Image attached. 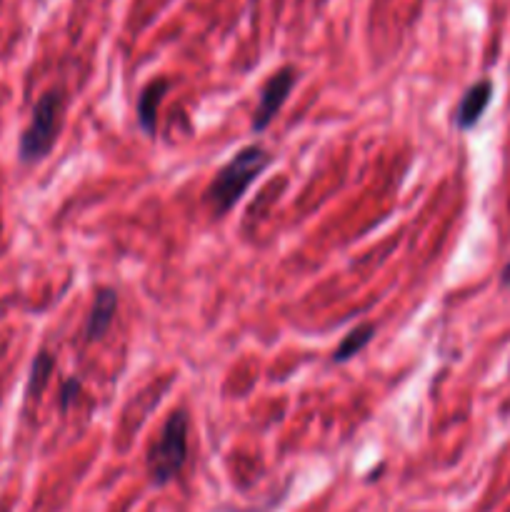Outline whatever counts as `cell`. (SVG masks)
Masks as SVG:
<instances>
[{"label": "cell", "instance_id": "obj_2", "mask_svg": "<svg viewBox=\"0 0 510 512\" xmlns=\"http://www.w3.org/2000/svg\"><path fill=\"white\" fill-rule=\"evenodd\" d=\"M185 463H188V415L185 410H173L145 458L150 485L165 488L173 483L183 473Z\"/></svg>", "mask_w": 510, "mask_h": 512}, {"label": "cell", "instance_id": "obj_11", "mask_svg": "<svg viewBox=\"0 0 510 512\" xmlns=\"http://www.w3.org/2000/svg\"><path fill=\"white\" fill-rule=\"evenodd\" d=\"M500 285H503V288H510V260L505 263L503 273H500Z\"/></svg>", "mask_w": 510, "mask_h": 512}, {"label": "cell", "instance_id": "obj_5", "mask_svg": "<svg viewBox=\"0 0 510 512\" xmlns=\"http://www.w3.org/2000/svg\"><path fill=\"white\" fill-rule=\"evenodd\" d=\"M490 100H493V80L483 78V80H475L468 90L463 93L460 98L458 108H455V128L458 130H470L480 123V118L485 115L488 110Z\"/></svg>", "mask_w": 510, "mask_h": 512}, {"label": "cell", "instance_id": "obj_1", "mask_svg": "<svg viewBox=\"0 0 510 512\" xmlns=\"http://www.w3.org/2000/svg\"><path fill=\"white\" fill-rule=\"evenodd\" d=\"M270 153L263 145H248V148L238 150L223 168L215 173V178L210 180L208 188H205L203 200L210 208L213 218H223L228 210L235 208L240 198L245 195V190L255 183L260 173L270 165Z\"/></svg>", "mask_w": 510, "mask_h": 512}, {"label": "cell", "instance_id": "obj_6", "mask_svg": "<svg viewBox=\"0 0 510 512\" xmlns=\"http://www.w3.org/2000/svg\"><path fill=\"white\" fill-rule=\"evenodd\" d=\"M115 310H118V290L108 288V285L95 290L93 308H90L88 320H85V340L88 343L100 340L108 333L115 320Z\"/></svg>", "mask_w": 510, "mask_h": 512}, {"label": "cell", "instance_id": "obj_4", "mask_svg": "<svg viewBox=\"0 0 510 512\" xmlns=\"http://www.w3.org/2000/svg\"><path fill=\"white\" fill-rule=\"evenodd\" d=\"M295 80H298V75H295V70L290 68V65L275 70V73L265 80L263 88H260L258 93V105H255L253 123H250V130H253V133H263V130L273 123L275 115L280 113V108H283L285 100H288Z\"/></svg>", "mask_w": 510, "mask_h": 512}, {"label": "cell", "instance_id": "obj_8", "mask_svg": "<svg viewBox=\"0 0 510 512\" xmlns=\"http://www.w3.org/2000/svg\"><path fill=\"white\" fill-rule=\"evenodd\" d=\"M373 338H375L373 323H363V325H358V328H353L343 340H340L338 348H335L333 363H348V360H353L355 355L363 353V350L368 348L370 340Z\"/></svg>", "mask_w": 510, "mask_h": 512}, {"label": "cell", "instance_id": "obj_3", "mask_svg": "<svg viewBox=\"0 0 510 512\" xmlns=\"http://www.w3.org/2000/svg\"><path fill=\"white\" fill-rule=\"evenodd\" d=\"M60 123H63V93L60 90H48L45 95H40V100L33 108V115H30L28 128L20 133V163L35 165L48 158L55 140H58Z\"/></svg>", "mask_w": 510, "mask_h": 512}, {"label": "cell", "instance_id": "obj_9", "mask_svg": "<svg viewBox=\"0 0 510 512\" xmlns=\"http://www.w3.org/2000/svg\"><path fill=\"white\" fill-rule=\"evenodd\" d=\"M53 370H55V358L48 353V350H40V353L35 355L33 365H30L28 385H25V395H28L30 400L40 398V393H43L45 385H48Z\"/></svg>", "mask_w": 510, "mask_h": 512}, {"label": "cell", "instance_id": "obj_10", "mask_svg": "<svg viewBox=\"0 0 510 512\" xmlns=\"http://www.w3.org/2000/svg\"><path fill=\"white\" fill-rule=\"evenodd\" d=\"M80 390H83V383H80V378H68L63 385H60L58 403H60V410H63V413L70 408V405L75 403V400H78Z\"/></svg>", "mask_w": 510, "mask_h": 512}, {"label": "cell", "instance_id": "obj_7", "mask_svg": "<svg viewBox=\"0 0 510 512\" xmlns=\"http://www.w3.org/2000/svg\"><path fill=\"white\" fill-rule=\"evenodd\" d=\"M170 88V80L155 78L140 90L138 95V125L145 135L155 138V130H158V110L163 103L165 93Z\"/></svg>", "mask_w": 510, "mask_h": 512}]
</instances>
